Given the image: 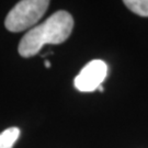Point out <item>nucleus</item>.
I'll return each instance as SVG.
<instances>
[{"mask_svg": "<svg viewBox=\"0 0 148 148\" xmlns=\"http://www.w3.org/2000/svg\"><path fill=\"white\" fill-rule=\"evenodd\" d=\"M74 29V19L67 11H57L27 31L19 43L18 52L24 58L36 55L45 44L64 43Z\"/></svg>", "mask_w": 148, "mask_h": 148, "instance_id": "obj_1", "label": "nucleus"}, {"mask_svg": "<svg viewBox=\"0 0 148 148\" xmlns=\"http://www.w3.org/2000/svg\"><path fill=\"white\" fill-rule=\"evenodd\" d=\"M48 5V0H23L18 2L5 18V29L14 33L30 29L46 12Z\"/></svg>", "mask_w": 148, "mask_h": 148, "instance_id": "obj_2", "label": "nucleus"}, {"mask_svg": "<svg viewBox=\"0 0 148 148\" xmlns=\"http://www.w3.org/2000/svg\"><path fill=\"white\" fill-rule=\"evenodd\" d=\"M108 75V65L101 59H93L80 70L74 80V86L81 92H92L104 81Z\"/></svg>", "mask_w": 148, "mask_h": 148, "instance_id": "obj_3", "label": "nucleus"}, {"mask_svg": "<svg viewBox=\"0 0 148 148\" xmlns=\"http://www.w3.org/2000/svg\"><path fill=\"white\" fill-rule=\"evenodd\" d=\"M20 130L18 127H9L0 133V148H13V145L20 136Z\"/></svg>", "mask_w": 148, "mask_h": 148, "instance_id": "obj_4", "label": "nucleus"}, {"mask_svg": "<svg viewBox=\"0 0 148 148\" xmlns=\"http://www.w3.org/2000/svg\"><path fill=\"white\" fill-rule=\"evenodd\" d=\"M124 5L138 16H148V0H125Z\"/></svg>", "mask_w": 148, "mask_h": 148, "instance_id": "obj_5", "label": "nucleus"}, {"mask_svg": "<svg viewBox=\"0 0 148 148\" xmlns=\"http://www.w3.org/2000/svg\"><path fill=\"white\" fill-rule=\"evenodd\" d=\"M45 67H46V68H49V67H51V63H49V62H48V60H45Z\"/></svg>", "mask_w": 148, "mask_h": 148, "instance_id": "obj_6", "label": "nucleus"}, {"mask_svg": "<svg viewBox=\"0 0 148 148\" xmlns=\"http://www.w3.org/2000/svg\"><path fill=\"white\" fill-rule=\"evenodd\" d=\"M98 89H99V90H100V91H101V92H102V91H103V87H102V86H100V87H99Z\"/></svg>", "mask_w": 148, "mask_h": 148, "instance_id": "obj_7", "label": "nucleus"}]
</instances>
